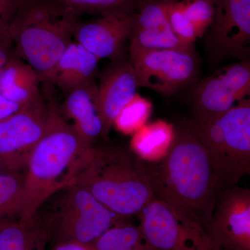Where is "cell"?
Here are the masks:
<instances>
[{
    "label": "cell",
    "mask_w": 250,
    "mask_h": 250,
    "mask_svg": "<svg viewBox=\"0 0 250 250\" xmlns=\"http://www.w3.org/2000/svg\"><path fill=\"white\" fill-rule=\"evenodd\" d=\"M33 218L43 230L49 248L70 243L90 246L127 219L115 214L75 182L46 199Z\"/></svg>",
    "instance_id": "cell-5"
},
{
    "label": "cell",
    "mask_w": 250,
    "mask_h": 250,
    "mask_svg": "<svg viewBox=\"0 0 250 250\" xmlns=\"http://www.w3.org/2000/svg\"><path fill=\"white\" fill-rule=\"evenodd\" d=\"M81 16L57 0H21L8 25L15 54L48 80Z\"/></svg>",
    "instance_id": "cell-4"
},
{
    "label": "cell",
    "mask_w": 250,
    "mask_h": 250,
    "mask_svg": "<svg viewBox=\"0 0 250 250\" xmlns=\"http://www.w3.org/2000/svg\"><path fill=\"white\" fill-rule=\"evenodd\" d=\"M215 14L207 37L214 60L248 59L250 51V0H213Z\"/></svg>",
    "instance_id": "cell-11"
},
{
    "label": "cell",
    "mask_w": 250,
    "mask_h": 250,
    "mask_svg": "<svg viewBox=\"0 0 250 250\" xmlns=\"http://www.w3.org/2000/svg\"><path fill=\"white\" fill-rule=\"evenodd\" d=\"M168 1L169 0H141L134 14L132 28L154 29L169 25Z\"/></svg>",
    "instance_id": "cell-25"
},
{
    "label": "cell",
    "mask_w": 250,
    "mask_h": 250,
    "mask_svg": "<svg viewBox=\"0 0 250 250\" xmlns=\"http://www.w3.org/2000/svg\"><path fill=\"white\" fill-rule=\"evenodd\" d=\"M14 55V43L6 29L0 32V70Z\"/></svg>",
    "instance_id": "cell-29"
},
{
    "label": "cell",
    "mask_w": 250,
    "mask_h": 250,
    "mask_svg": "<svg viewBox=\"0 0 250 250\" xmlns=\"http://www.w3.org/2000/svg\"><path fill=\"white\" fill-rule=\"evenodd\" d=\"M144 241L140 227L126 221L108 229L90 246L93 250H125Z\"/></svg>",
    "instance_id": "cell-22"
},
{
    "label": "cell",
    "mask_w": 250,
    "mask_h": 250,
    "mask_svg": "<svg viewBox=\"0 0 250 250\" xmlns=\"http://www.w3.org/2000/svg\"><path fill=\"white\" fill-rule=\"evenodd\" d=\"M40 83L37 72L16 54L0 70V93L20 107L42 96Z\"/></svg>",
    "instance_id": "cell-17"
},
{
    "label": "cell",
    "mask_w": 250,
    "mask_h": 250,
    "mask_svg": "<svg viewBox=\"0 0 250 250\" xmlns=\"http://www.w3.org/2000/svg\"><path fill=\"white\" fill-rule=\"evenodd\" d=\"M129 41V54L166 49L190 50L193 49V45H186L179 40L169 25L154 29L132 28Z\"/></svg>",
    "instance_id": "cell-20"
},
{
    "label": "cell",
    "mask_w": 250,
    "mask_h": 250,
    "mask_svg": "<svg viewBox=\"0 0 250 250\" xmlns=\"http://www.w3.org/2000/svg\"><path fill=\"white\" fill-rule=\"evenodd\" d=\"M125 250H154L153 249L152 247L149 246V244L145 241L143 242V243H140V244L137 245V246L132 247V248H130L129 249H126Z\"/></svg>",
    "instance_id": "cell-32"
},
{
    "label": "cell",
    "mask_w": 250,
    "mask_h": 250,
    "mask_svg": "<svg viewBox=\"0 0 250 250\" xmlns=\"http://www.w3.org/2000/svg\"><path fill=\"white\" fill-rule=\"evenodd\" d=\"M99 61L77 42H72L56 63L48 80L65 93L94 80Z\"/></svg>",
    "instance_id": "cell-16"
},
{
    "label": "cell",
    "mask_w": 250,
    "mask_h": 250,
    "mask_svg": "<svg viewBox=\"0 0 250 250\" xmlns=\"http://www.w3.org/2000/svg\"><path fill=\"white\" fill-rule=\"evenodd\" d=\"M79 16L134 14L141 0H57Z\"/></svg>",
    "instance_id": "cell-24"
},
{
    "label": "cell",
    "mask_w": 250,
    "mask_h": 250,
    "mask_svg": "<svg viewBox=\"0 0 250 250\" xmlns=\"http://www.w3.org/2000/svg\"><path fill=\"white\" fill-rule=\"evenodd\" d=\"M20 108L18 105L6 100L0 93V121L14 114Z\"/></svg>",
    "instance_id": "cell-30"
},
{
    "label": "cell",
    "mask_w": 250,
    "mask_h": 250,
    "mask_svg": "<svg viewBox=\"0 0 250 250\" xmlns=\"http://www.w3.org/2000/svg\"><path fill=\"white\" fill-rule=\"evenodd\" d=\"M167 21L171 30L179 40L186 45H193L198 36L193 24L184 14L180 1L169 0Z\"/></svg>",
    "instance_id": "cell-27"
},
{
    "label": "cell",
    "mask_w": 250,
    "mask_h": 250,
    "mask_svg": "<svg viewBox=\"0 0 250 250\" xmlns=\"http://www.w3.org/2000/svg\"><path fill=\"white\" fill-rule=\"evenodd\" d=\"M24 179V172H0V220L18 218Z\"/></svg>",
    "instance_id": "cell-23"
},
{
    "label": "cell",
    "mask_w": 250,
    "mask_h": 250,
    "mask_svg": "<svg viewBox=\"0 0 250 250\" xmlns=\"http://www.w3.org/2000/svg\"><path fill=\"white\" fill-rule=\"evenodd\" d=\"M47 250H93L91 247L88 245L80 243H63L49 248Z\"/></svg>",
    "instance_id": "cell-31"
},
{
    "label": "cell",
    "mask_w": 250,
    "mask_h": 250,
    "mask_svg": "<svg viewBox=\"0 0 250 250\" xmlns=\"http://www.w3.org/2000/svg\"><path fill=\"white\" fill-rule=\"evenodd\" d=\"M4 171H9L6 169V167H5L4 164H3L2 161L0 160V172H4Z\"/></svg>",
    "instance_id": "cell-33"
},
{
    "label": "cell",
    "mask_w": 250,
    "mask_h": 250,
    "mask_svg": "<svg viewBox=\"0 0 250 250\" xmlns=\"http://www.w3.org/2000/svg\"><path fill=\"white\" fill-rule=\"evenodd\" d=\"M21 0H0V32L6 30Z\"/></svg>",
    "instance_id": "cell-28"
},
{
    "label": "cell",
    "mask_w": 250,
    "mask_h": 250,
    "mask_svg": "<svg viewBox=\"0 0 250 250\" xmlns=\"http://www.w3.org/2000/svg\"><path fill=\"white\" fill-rule=\"evenodd\" d=\"M48 106L43 93L0 121V160L8 170L24 172L29 156L45 133Z\"/></svg>",
    "instance_id": "cell-9"
},
{
    "label": "cell",
    "mask_w": 250,
    "mask_h": 250,
    "mask_svg": "<svg viewBox=\"0 0 250 250\" xmlns=\"http://www.w3.org/2000/svg\"><path fill=\"white\" fill-rule=\"evenodd\" d=\"M174 135L173 125L159 120L146 124L132 135L129 149L141 160L157 162L170 150Z\"/></svg>",
    "instance_id": "cell-18"
},
{
    "label": "cell",
    "mask_w": 250,
    "mask_h": 250,
    "mask_svg": "<svg viewBox=\"0 0 250 250\" xmlns=\"http://www.w3.org/2000/svg\"><path fill=\"white\" fill-rule=\"evenodd\" d=\"M75 183L125 218L137 215L153 198L142 160L121 146L90 147Z\"/></svg>",
    "instance_id": "cell-3"
},
{
    "label": "cell",
    "mask_w": 250,
    "mask_h": 250,
    "mask_svg": "<svg viewBox=\"0 0 250 250\" xmlns=\"http://www.w3.org/2000/svg\"><path fill=\"white\" fill-rule=\"evenodd\" d=\"M209 155L219 190L250 174V100L243 99L222 116L187 122Z\"/></svg>",
    "instance_id": "cell-6"
},
{
    "label": "cell",
    "mask_w": 250,
    "mask_h": 250,
    "mask_svg": "<svg viewBox=\"0 0 250 250\" xmlns=\"http://www.w3.org/2000/svg\"><path fill=\"white\" fill-rule=\"evenodd\" d=\"M250 93V62L240 60L195 85L192 96L193 117L211 119L222 116Z\"/></svg>",
    "instance_id": "cell-10"
},
{
    "label": "cell",
    "mask_w": 250,
    "mask_h": 250,
    "mask_svg": "<svg viewBox=\"0 0 250 250\" xmlns=\"http://www.w3.org/2000/svg\"><path fill=\"white\" fill-rule=\"evenodd\" d=\"M136 215L145 241L154 250H224L212 241L202 227L183 223L156 199Z\"/></svg>",
    "instance_id": "cell-8"
},
{
    "label": "cell",
    "mask_w": 250,
    "mask_h": 250,
    "mask_svg": "<svg viewBox=\"0 0 250 250\" xmlns=\"http://www.w3.org/2000/svg\"><path fill=\"white\" fill-rule=\"evenodd\" d=\"M98 85L93 80L67 93L62 112L74 121L76 130L85 147L95 146L102 137L103 126L97 106Z\"/></svg>",
    "instance_id": "cell-15"
},
{
    "label": "cell",
    "mask_w": 250,
    "mask_h": 250,
    "mask_svg": "<svg viewBox=\"0 0 250 250\" xmlns=\"http://www.w3.org/2000/svg\"><path fill=\"white\" fill-rule=\"evenodd\" d=\"M138 88L134 68L126 55L111 62L103 72L98 85L97 106L104 139L107 138L116 117L134 98Z\"/></svg>",
    "instance_id": "cell-14"
},
{
    "label": "cell",
    "mask_w": 250,
    "mask_h": 250,
    "mask_svg": "<svg viewBox=\"0 0 250 250\" xmlns=\"http://www.w3.org/2000/svg\"><path fill=\"white\" fill-rule=\"evenodd\" d=\"M169 152L157 162L142 161L153 198L167 206L181 221L209 224L220 190L209 155L188 123L174 127Z\"/></svg>",
    "instance_id": "cell-1"
},
{
    "label": "cell",
    "mask_w": 250,
    "mask_h": 250,
    "mask_svg": "<svg viewBox=\"0 0 250 250\" xmlns=\"http://www.w3.org/2000/svg\"><path fill=\"white\" fill-rule=\"evenodd\" d=\"M152 112L150 101L136 93L120 112L113 122V126L121 134H134L147 124Z\"/></svg>",
    "instance_id": "cell-21"
},
{
    "label": "cell",
    "mask_w": 250,
    "mask_h": 250,
    "mask_svg": "<svg viewBox=\"0 0 250 250\" xmlns=\"http://www.w3.org/2000/svg\"><path fill=\"white\" fill-rule=\"evenodd\" d=\"M139 87L170 96L195 83L199 61L190 50L149 51L129 54Z\"/></svg>",
    "instance_id": "cell-7"
},
{
    "label": "cell",
    "mask_w": 250,
    "mask_h": 250,
    "mask_svg": "<svg viewBox=\"0 0 250 250\" xmlns=\"http://www.w3.org/2000/svg\"><path fill=\"white\" fill-rule=\"evenodd\" d=\"M48 120L43 136L31 152L24 171L18 218H32L46 199L74 183L90 147H85L57 103L52 83L43 82Z\"/></svg>",
    "instance_id": "cell-2"
},
{
    "label": "cell",
    "mask_w": 250,
    "mask_h": 250,
    "mask_svg": "<svg viewBox=\"0 0 250 250\" xmlns=\"http://www.w3.org/2000/svg\"><path fill=\"white\" fill-rule=\"evenodd\" d=\"M206 232L224 250H250V190L238 187L219 192Z\"/></svg>",
    "instance_id": "cell-12"
},
{
    "label": "cell",
    "mask_w": 250,
    "mask_h": 250,
    "mask_svg": "<svg viewBox=\"0 0 250 250\" xmlns=\"http://www.w3.org/2000/svg\"><path fill=\"white\" fill-rule=\"evenodd\" d=\"M184 14L192 22L198 38L208 30L215 14L213 0H181Z\"/></svg>",
    "instance_id": "cell-26"
},
{
    "label": "cell",
    "mask_w": 250,
    "mask_h": 250,
    "mask_svg": "<svg viewBox=\"0 0 250 250\" xmlns=\"http://www.w3.org/2000/svg\"><path fill=\"white\" fill-rule=\"evenodd\" d=\"M47 238L34 218L0 220V250H47Z\"/></svg>",
    "instance_id": "cell-19"
},
{
    "label": "cell",
    "mask_w": 250,
    "mask_h": 250,
    "mask_svg": "<svg viewBox=\"0 0 250 250\" xmlns=\"http://www.w3.org/2000/svg\"><path fill=\"white\" fill-rule=\"evenodd\" d=\"M134 14L106 15L89 22L80 21L73 38L98 60L113 62L122 58L126 55L125 43L132 30Z\"/></svg>",
    "instance_id": "cell-13"
}]
</instances>
